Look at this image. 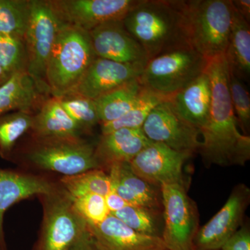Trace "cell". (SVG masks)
Listing matches in <instances>:
<instances>
[{
    "mask_svg": "<svg viewBox=\"0 0 250 250\" xmlns=\"http://www.w3.org/2000/svg\"><path fill=\"white\" fill-rule=\"evenodd\" d=\"M207 71L212 85V101L198 152L207 167L243 166L250 159V137L242 134L230 96V70L226 56L208 61Z\"/></svg>",
    "mask_w": 250,
    "mask_h": 250,
    "instance_id": "6da1fadb",
    "label": "cell"
},
{
    "mask_svg": "<svg viewBox=\"0 0 250 250\" xmlns=\"http://www.w3.org/2000/svg\"><path fill=\"white\" fill-rule=\"evenodd\" d=\"M96 141L82 136L36 137L27 134L18 142L9 161L21 170L61 177L101 169L95 156Z\"/></svg>",
    "mask_w": 250,
    "mask_h": 250,
    "instance_id": "7a4b0ae2",
    "label": "cell"
},
{
    "mask_svg": "<svg viewBox=\"0 0 250 250\" xmlns=\"http://www.w3.org/2000/svg\"><path fill=\"white\" fill-rule=\"evenodd\" d=\"M123 22L126 31L146 51L149 60L190 46L186 1L140 0Z\"/></svg>",
    "mask_w": 250,
    "mask_h": 250,
    "instance_id": "3957f363",
    "label": "cell"
},
{
    "mask_svg": "<svg viewBox=\"0 0 250 250\" xmlns=\"http://www.w3.org/2000/svg\"><path fill=\"white\" fill-rule=\"evenodd\" d=\"M96 56L88 32L62 23L46 70L51 96H65L77 84Z\"/></svg>",
    "mask_w": 250,
    "mask_h": 250,
    "instance_id": "277c9868",
    "label": "cell"
},
{
    "mask_svg": "<svg viewBox=\"0 0 250 250\" xmlns=\"http://www.w3.org/2000/svg\"><path fill=\"white\" fill-rule=\"evenodd\" d=\"M189 42L207 60L226 52L233 20L231 0L186 1Z\"/></svg>",
    "mask_w": 250,
    "mask_h": 250,
    "instance_id": "5b68a950",
    "label": "cell"
},
{
    "mask_svg": "<svg viewBox=\"0 0 250 250\" xmlns=\"http://www.w3.org/2000/svg\"><path fill=\"white\" fill-rule=\"evenodd\" d=\"M38 198L43 215L34 250H68L87 231L88 223L77 212L71 196L60 183L52 192Z\"/></svg>",
    "mask_w": 250,
    "mask_h": 250,
    "instance_id": "8992f818",
    "label": "cell"
},
{
    "mask_svg": "<svg viewBox=\"0 0 250 250\" xmlns=\"http://www.w3.org/2000/svg\"><path fill=\"white\" fill-rule=\"evenodd\" d=\"M207 65V59L186 46L149 59L139 80L145 88L169 98L198 78Z\"/></svg>",
    "mask_w": 250,
    "mask_h": 250,
    "instance_id": "52a82bcc",
    "label": "cell"
},
{
    "mask_svg": "<svg viewBox=\"0 0 250 250\" xmlns=\"http://www.w3.org/2000/svg\"><path fill=\"white\" fill-rule=\"evenodd\" d=\"M62 24L49 0H31L30 15L24 36L27 52V74L42 91L49 95L46 70Z\"/></svg>",
    "mask_w": 250,
    "mask_h": 250,
    "instance_id": "ba28073f",
    "label": "cell"
},
{
    "mask_svg": "<svg viewBox=\"0 0 250 250\" xmlns=\"http://www.w3.org/2000/svg\"><path fill=\"white\" fill-rule=\"evenodd\" d=\"M160 189L164 218L161 238L167 250H193L198 219L184 184H165Z\"/></svg>",
    "mask_w": 250,
    "mask_h": 250,
    "instance_id": "9c48e42d",
    "label": "cell"
},
{
    "mask_svg": "<svg viewBox=\"0 0 250 250\" xmlns=\"http://www.w3.org/2000/svg\"><path fill=\"white\" fill-rule=\"evenodd\" d=\"M63 24L89 32L98 26L122 21L140 0H49Z\"/></svg>",
    "mask_w": 250,
    "mask_h": 250,
    "instance_id": "30bf717a",
    "label": "cell"
},
{
    "mask_svg": "<svg viewBox=\"0 0 250 250\" xmlns=\"http://www.w3.org/2000/svg\"><path fill=\"white\" fill-rule=\"evenodd\" d=\"M141 129L152 142L189 155L197 152L201 145L200 130L177 114L168 98L151 111Z\"/></svg>",
    "mask_w": 250,
    "mask_h": 250,
    "instance_id": "8fae6325",
    "label": "cell"
},
{
    "mask_svg": "<svg viewBox=\"0 0 250 250\" xmlns=\"http://www.w3.org/2000/svg\"><path fill=\"white\" fill-rule=\"evenodd\" d=\"M250 189L243 184L234 188L218 213L202 228L198 229L193 250H220L241 227L250 202Z\"/></svg>",
    "mask_w": 250,
    "mask_h": 250,
    "instance_id": "7c38bea8",
    "label": "cell"
},
{
    "mask_svg": "<svg viewBox=\"0 0 250 250\" xmlns=\"http://www.w3.org/2000/svg\"><path fill=\"white\" fill-rule=\"evenodd\" d=\"M190 156L163 143L152 142L130 161L129 166L136 175L154 187L184 184L183 166Z\"/></svg>",
    "mask_w": 250,
    "mask_h": 250,
    "instance_id": "4fadbf2b",
    "label": "cell"
},
{
    "mask_svg": "<svg viewBox=\"0 0 250 250\" xmlns=\"http://www.w3.org/2000/svg\"><path fill=\"white\" fill-rule=\"evenodd\" d=\"M145 65L122 63L96 57L80 82L67 95L97 100L125 83L139 80Z\"/></svg>",
    "mask_w": 250,
    "mask_h": 250,
    "instance_id": "5bb4252c",
    "label": "cell"
},
{
    "mask_svg": "<svg viewBox=\"0 0 250 250\" xmlns=\"http://www.w3.org/2000/svg\"><path fill=\"white\" fill-rule=\"evenodd\" d=\"M59 184V179L52 178L51 175L19 168H0V244L5 250L4 219L7 210L22 200L52 192Z\"/></svg>",
    "mask_w": 250,
    "mask_h": 250,
    "instance_id": "9a60e30c",
    "label": "cell"
},
{
    "mask_svg": "<svg viewBox=\"0 0 250 250\" xmlns=\"http://www.w3.org/2000/svg\"><path fill=\"white\" fill-rule=\"evenodd\" d=\"M95 55L122 63L144 64L146 51L125 29L123 21L105 23L88 32Z\"/></svg>",
    "mask_w": 250,
    "mask_h": 250,
    "instance_id": "2e32d148",
    "label": "cell"
},
{
    "mask_svg": "<svg viewBox=\"0 0 250 250\" xmlns=\"http://www.w3.org/2000/svg\"><path fill=\"white\" fill-rule=\"evenodd\" d=\"M88 229L103 250H167L160 237L137 232L111 214L98 225L88 224Z\"/></svg>",
    "mask_w": 250,
    "mask_h": 250,
    "instance_id": "e0dca14e",
    "label": "cell"
},
{
    "mask_svg": "<svg viewBox=\"0 0 250 250\" xmlns=\"http://www.w3.org/2000/svg\"><path fill=\"white\" fill-rule=\"evenodd\" d=\"M152 141L141 128H123L101 134L95 145V156L100 168L107 172L111 166L129 163Z\"/></svg>",
    "mask_w": 250,
    "mask_h": 250,
    "instance_id": "ac0fdd59",
    "label": "cell"
},
{
    "mask_svg": "<svg viewBox=\"0 0 250 250\" xmlns=\"http://www.w3.org/2000/svg\"><path fill=\"white\" fill-rule=\"evenodd\" d=\"M168 100L179 116L200 131L208 121L211 106L212 85L207 69Z\"/></svg>",
    "mask_w": 250,
    "mask_h": 250,
    "instance_id": "d6986e66",
    "label": "cell"
},
{
    "mask_svg": "<svg viewBox=\"0 0 250 250\" xmlns=\"http://www.w3.org/2000/svg\"><path fill=\"white\" fill-rule=\"evenodd\" d=\"M113 190L128 205L159 210L161 200L154 186L136 175L129 163L114 164L107 170Z\"/></svg>",
    "mask_w": 250,
    "mask_h": 250,
    "instance_id": "ffe728a7",
    "label": "cell"
},
{
    "mask_svg": "<svg viewBox=\"0 0 250 250\" xmlns=\"http://www.w3.org/2000/svg\"><path fill=\"white\" fill-rule=\"evenodd\" d=\"M50 96L39 88L27 72L17 74L0 87V116L17 111L36 113Z\"/></svg>",
    "mask_w": 250,
    "mask_h": 250,
    "instance_id": "44dd1931",
    "label": "cell"
},
{
    "mask_svg": "<svg viewBox=\"0 0 250 250\" xmlns=\"http://www.w3.org/2000/svg\"><path fill=\"white\" fill-rule=\"evenodd\" d=\"M29 135L36 137L82 136L86 137L79 125L65 111L59 98L46 99L34 115Z\"/></svg>",
    "mask_w": 250,
    "mask_h": 250,
    "instance_id": "7402d4cb",
    "label": "cell"
},
{
    "mask_svg": "<svg viewBox=\"0 0 250 250\" xmlns=\"http://www.w3.org/2000/svg\"><path fill=\"white\" fill-rule=\"evenodd\" d=\"M225 56L230 72L234 76L240 80H247L250 77V22L242 17L233 7L232 24Z\"/></svg>",
    "mask_w": 250,
    "mask_h": 250,
    "instance_id": "603a6c76",
    "label": "cell"
},
{
    "mask_svg": "<svg viewBox=\"0 0 250 250\" xmlns=\"http://www.w3.org/2000/svg\"><path fill=\"white\" fill-rule=\"evenodd\" d=\"M143 88L144 86L139 79L125 83L94 100L100 125L111 123L125 116L137 102Z\"/></svg>",
    "mask_w": 250,
    "mask_h": 250,
    "instance_id": "cb8c5ba5",
    "label": "cell"
},
{
    "mask_svg": "<svg viewBox=\"0 0 250 250\" xmlns=\"http://www.w3.org/2000/svg\"><path fill=\"white\" fill-rule=\"evenodd\" d=\"M34 113L17 111L0 116V156L9 161L18 142L29 134Z\"/></svg>",
    "mask_w": 250,
    "mask_h": 250,
    "instance_id": "d4e9b609",
    "label": "cell"
},
{
    "mask_svg": "<svg viewBox=\"0 0 250 250\" xmlns=\"http://www.w3.org/2000/svg\"><path fill=\"white\" fill-rule=\"evenodd\" d=\"M59 182L72 197L96 194L106 197L113 191L109 175L103 169L88 170L75 175L59 177Z\"/></svg>",
    "mask_w": 250,
    "mask_h": 250,
    "instance_id": "484cf974",
    "label": "cell"
},
{
    "mask_svg": "<svg viewBox=\"0 0 250 250\" xmlns=\"http://www.w3.org/2000/svg\"><path fill=\"white\" fill-rule=\"evenodd\" d=\"M167 98V97L163 96L144 87L137 102L125 116L111 123L100 125L102 134H108L123 128H142L151 111Z\"/></svg>",
    "mask_w": 250,
    "mask_h": 250,
    "instance_id": "4316f807",
    "label": "cell"
},
{
    "mask_svg": "<svg viewBox=\"0 0 250 250\" xmlns=\"http://www.w3.org/2000/svg\"><path fill=\"white\" fill-rule=\"evenodd\" d=\"M27 52L24 37L0 34V65L6 76L27 73Z\"/></svg>",
    "mask_w": 250,
    "mask_h": 250,
    "instance_id": "83f0119b",
    "label": "cell"
},
{
    "mask_svg": "<svg viewBox=\"0 0 250 250\" xmlns=\"http://www.w3.org/2000/svg\"><path fill=\"white\" fill-rule=\"evenodd\" d=\"M31 0H0V34L24 37Z\"/></svg>",
    "mask_w": 250,
    "mask_h": 250,
    "instance_id": "f1b7e54d",
    "label": "cell"
},
{
    "mask_svg": "<svg viewBox=\"0 0 250 250\" xmlns=\"http://www.w3.org/2000/svg\"><path fill=\"white\" fill-rule=\"evenodd\" d=\"M62 108L79 125L85 136H91L94 129L100 125L95 101L90 99L67 95L59 98Z\"/></svg>",
    "mask_w": 250,
    "mask_h": 250,
    "instance_id": "f546056e",
    "label": "cell"
},
{
    "mask_svg": "<svg viewBox=\"0 0 250 250\" xmlns=\"http://www.w3.org/2000/svg\"><path fill=\"white\" fill-rule=\"evenodd\" d=\"M137 232L154 237H162L157 210L128 205L111 214Z\"/></svg>",
    "mask_w": 250,
    "mask_h": 250,
    "instance_id": "4dcf8cb0",
    "label": "cell"
},
{
    "mask_svg": "<svg viewBox=\"0 0 250 250\" xmlns=\"http://www.w3.org/2000/svg\"><path fill=\"white\" fill-rule=\"evenodd\" d=\"M230 96L235 115L238 125L243 131V134L248 135L250 124V93L246 85L240 79L234 76L231 72L229 75Z\"/></svg>",
    "mask_w": 250,
    "mask_h": 250,
    "instance_id": "1f68e13d",
    "label": "cell"
},
{
    "mask_svg": "<svg viewBox=\"0 0 250 250\" xmlns=\"http://www.w3.org/2000/svg\"><path fill=\"white\" fill-rule=\"evenodd\" d=\"M71 197L77 212L89 225H98L110 215L104 197L88 194Z\"/></svg>",
    "mask_w": 250,
    "mask_h": 250,
    "instance_id": "d6a6232c",
    "label": "cell"
},
{
    "mask_svg": "<svg viewBox=\"0 0 250 250\" xmlns=\"http://www.w3.org/2000/svg\"><path fill=\"white\" fill-rule=\"evenodd\" d=\"M220 250H250L249 227L238 229L236 233L222 247Z\"/></svg>",
    "mask_w": 250,
    "mask_h": 250,
    "instance_id": "836d02e7",
    "label": "cell"
},
{
    "mask_svg": "<svg viewBox=\"0 0 250 250\" xmlns=\"http://www.w3.org/2000/svg\"><path fill=\"white\" fill-rule=\"evenodd\" d=\"M68 250H103L90 233L89 229L85 231Z\"/></svg>",
    "mask_w": 250,
    "mask_h": 250,
    "instance_id": "e575fe53",
    "label": "cell"
},
{
    "mask_svg": "<svg viewBox=\"0 0 250 250\" xmlns=\"http://www.w3.org/2000/svg\"><path fill=\"white\" fill-rule=\"evenodd\" d=\"M105 201H106L110 214L118 211V210H121L122 208H125V207L129 205L114 190H113L109 195L105 197Z\"/></svg>",
    "mask_w": 250,
    "mask_h": 250,
    "instance_id": "d590c367",
    "label": "cell"
},
{
    "mask_svg": "<svg viewBox=\"0 0 250 250\" xmlns=\"http://www.w3.org/2000/svg\"><path fill=\"white\" fill-rule=\"evenodd\" d=\"M233 9L236 10L242 17L250 22V0H231Z\"/></svg>",
    "mask_w": 250,
    "mask_h": 250,
    "instance_id": "8d00e7d4",
    "label": "cell"
},
{
    "mask_svg": "<svg viewBox=\"0 0 250 250\" xmlns=\"http://www.w3.org/2000/svg\"><path fill=\"white\" fill-rule=\"evenodd\" d=\"M9 80V77L6 76L4 70H3L2 67L0 65V87L5 84Z\"/></svg>",
    "mask_w": 250,
    "mask_h": 250,
    "instance_id": "74e56055",
    "label": "cell"
},
{
    "mask_svg": "<svg viewBox=\"0 0 250 250\" xmlns=\"http://www.w3.org/2000/svg\"><path fill=\"white\" fill-rule=\"evenodd\" d=\"M0 250H5L4 248H2V246H1V244H0Z\"/></svg>",
    "mask_w": 250,
    "mask_h": 250,
    "instance_id": "f35d334b",
    "label": "cell"
},
{
    "mask_svg": "<svg viewBox=\"0 0 250 250\" xmlns=\"http://www.w3.org/2000/svg\"></svg>",
    "mask_w": 250,
    "mask_h": 250,
    "instance_id": "ab89813d",
    "label": "cell"
}]
</instances>
